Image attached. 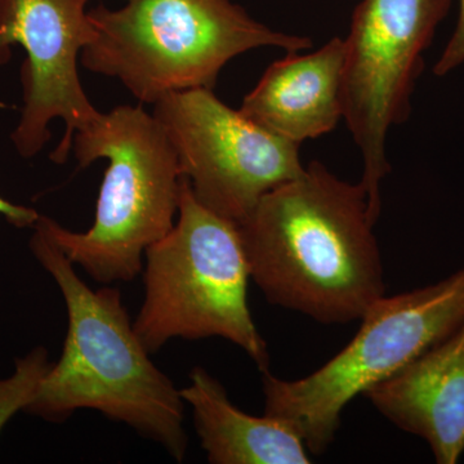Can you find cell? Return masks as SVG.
Instances as JSON below:
<instances>
[{
    "mask_svg": "<svg viewBox=\"0 0 464 464\" xmlns=\"http://www.w3.org/2000/svg\"><path fill=\"white\" fill-rule=\"evenodd\" d=\"M237 226L250 277L276 306L334 325L362 319L386 295L364 186L320 161L267 192Z\"/></svg>",
    "mask_w": 464,
    "mask_h": 464,
    "instance_id": "6da1fadb",
    "label": "cell"
},
{
    "mask_svg": "<svg viewBox=\"0 0 464 464\" xmlns=\"http://www.w3.org/2000/svg\"><path fill=\"white\" fill-rule=\"evenodd\" d=\"M355 337L316 372L284 381L266 372L265 414L288 422L320 456L356 396L389 380L464 322V266L441 282L378 299Z\"/></svg>",
    "mask_w": 464,
    "mask_h": 464,
    "instance_id": "8992f818",
    "label": "cell"
},
{
    "mask_svg": "<svg viewBox=\"0 0 464 464\" xmlns=\"http://www.w3.org/2000/svg\"><path fill=\"white\" fill-rule=\"evenodd\" d=\"M462 63H464V0H459V14H458L456 29L433 67V74L448 75Z\"/></svg>",
    "mask_w": 464,
    "mask_h": 464,
    "instance_id": "5bb4252c",
    "label": "cell"
},
{
    "mask_svg": "<svg viewBox=\"0 0 464 464\" xmlns=\"http://www.w3.org/2000/svg\"><path fill=\"white\" fill-rule=\"evenodd\" d=\"M0 215L5 217L9 224L20 228L34 227L41 217L33 208L16 206L11 201L3 199L2 197H0Z\"/></svg>",
    "mask_w": 464,
    "mask_h": 464,
    "instance_id": "9a60e30c",
    "label": "cell"
},
{
    "mask_svg": "<svg viewBox=\"0 0 464 464\" xmlns=\"http://www.w3.org/2000/svg\"><path fill=\"white\" fill-rule=\"evenodd\" d=\"M154 116L201 206L239 225L267 192L304 173L299 145L268 132L213 90L172 92Z\"/></svg>",
    "mask_w": 464,
    "mask_h": 464,
    "instance_id": "ba28073f",
    "label": "cell"
},
{
    "mask_svg": "<svg viewBox=\"0 0 464 464\" xmlns=\"http://www.w3.org/2000/svg\"><path fill=\"white\" fill-rule=\"evenodd\" d=\"M97 36L82 51L85 69L118 79L137 100L157 103L172 92L213 90L232 58L262 47L302 52L306 36L258 23L232 0H127L88 11Z\"/></svg>",
    "mask_w": 464,
    "mask_h": 464,
    "instance_id": "3957f363",
    "label": "cell"
},
{
    "mask_svg": "<svg viewBox=\"0 0 464 464\" xmlns=\"http://www.w3.org/2000/svg\"><path fill=\"white\" fill-rule=\"evenodd\" d=\"M364 396L400 430L423 439L436 463L459 462L464 454V322Z\"/></svg>",
    "mask_w": 464,
    "mask_h": 464,
    "instance_id": "30bf717a",
    "label": "cell"
},
{
    "mask_svg": "<svg viewBox=\"0 0 464 464\" xmlns=\"http://www.w3.org/2000/svg\"><path fill=\"white\" fill-rule=\"evenodd\" d=\"M179 392L191 408L209 463H311L304 440L288 422L244 413L232 404L221 382L201 366L192 369L190 384Z\"/></svg>",
    "mask_w": 464,
    "mask_h": 464,
    "instance_id": "7c38bea8",
    "label": "cell"
},
{
    "mask_svg": "<svg viewBox=\"0 0 464 464\" xmlns=\"http://www.w3.org/2000/svg\"><path fill=\"white\" fill-rule=\"evenodd\" d=\"M145 257V298L133 328L150 353L173 338L221 337L270 372L267 343L248 306L252 277L239 226L201 206L185 177L179 221Z\"/></svg>",
    "mask_w": 464,
    "mask_h": 464,
    "instance_id": "5b68a950",
    "label": "cell"
},
{
    "mask_svg": "<svg viewBox=\"0 0 464 464\" xmlns=\"http://www.w3.org/2000/svg\"><path fill=\"white\" fill-rule=\"evenodd\" d=\"M51 365L48 351L36 347L25 357L16 360L14 375L0 380V432L17 411L30 408Z\"/></svg>",
    "mask_w": 464,
    "mask_h": 464,
    "instance_id": "4fadbf2b",
    "label": "cell"
},
{
    "mask_svg": "<svg viewBox=\"0 0 464 464\" xmlns=\"http://www.w3.org/2000/svg\"><path fill=\"white\" fill-rule=\"evenodd\" d=\"M344 39H331L320 50L288 52L266 69L240 111L259 127L301 146L335 130L341 119Z\"/></svg>",
    "mask_w": 464,
    "mask_h": 464,
    "instance_id": "8fae6325",
    "label": "cell"
},
{
    "mask_svg": "<svg viewBox=\"0 0 464 464\" xmlns=\"http://www.w3.org/2000/svg\"><path fill=\"white\" fill-rule=\"evenodd\" d=\"M451 0H362L344 39L342 110L362 159V183L373 224L381 185L391 172L386 140L411 114L424 52L450 11Z\"/></svg>",
    "mask_w": 464,
    "mask_h": 464,
    "instance_id": "52a82bcc",
    "label": "cell"
},
{
    "mask_svg": "<svg viewBox=\"0 0 464 464\" xmlns=\"http://www.w3.org/2000/svg\"><path fill=\"white\" fill-rule=\"evenodd\" d=\"M79 168L108 159L90 230H67L39 217L35 226L97 283L130 282L141 274L150 246L172 230L181 172L163 127L141 106H118L74 134Z\"/></svg>",
    "mask_w": 464,
    "mask_h": 464,
    "instance_id": "277c9868",
    "label": "cell"
},
{
    "mask_svg": "<svg viewBox=\"0 0 464 464\" xmlns=\"http://www.w3.org/2000/svg\"><path fill=\"white\" fill-rule=\"evenodd\" d=\"M30 249L63 293L69 328L26 411L61 423L92 409L163 447L177 462L188 453L181 392L150 359L134 331L121 290H92L51 237L34 226Z\"/></svg>",
    "mask_w": 464,
    "mask_h": 464,
    "instance_id": "7a4b0ae2",
    "label": "cell"
},
{
    "mask_svg": "<svg viewBox=\"0 0 464 464\" xmlns=\"http://www.w3.org/2000/svg\"><path fill=\"white\" fill-rule=\"evenodd\" d=\"M90 0H0V66L11 48L26 51L21 79L24 109L11 140L18 154L33 158L50 141L52 121L63 119L65 136L51 154L63 164L74 134L87 130L101 114L92 105L78 74V56L96 39L85 11Z\"/></svg>",
    "mask_w": 464,
    "mask_h": 464,
    "instance_id": "9c48e42d",
    "label": "cell"
}]
</instances>
